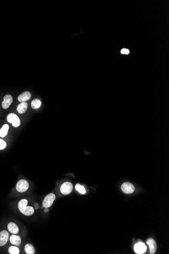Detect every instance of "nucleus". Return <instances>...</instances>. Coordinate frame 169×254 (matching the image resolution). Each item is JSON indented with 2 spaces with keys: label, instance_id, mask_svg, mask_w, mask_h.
Returning <instances> with one entry per match:
<instances>
[{
  "label": "nucleus",
  "instance_id": "1",
  "mask_svg": "<svg viewBox=\"0 0 169 254\" xmlns=\"http://www.w3.org/2000/svg\"><path fill=\"white\" fill-rule=\"evenodd\" d=\"M28 201L25 199L21 200L18 204V207L19 211L24 215H32L34 214V209L32 207H27Z\"/></svg>",
  "mask_w": 169,
  "mask_h": 254
},
{
  "label": "nucleus",
  "instance_id": "2",
  "mask_svg": "<svg viewBox=\"0 0 169 254\" xmlns=\"http://www.w3.org/2000/svg\"><path fill=\"white\" fill-rule=\"evenodd\" d=\"M28 188H29L28 182L25 180H19L16 184V190L20 193H23L27 191Z\"/></svg>",
  "mask_w": 169,
  "mask_h": 254
},
{
  "label": "nucleus",
  "instance_id": "3",
  "mask_svg": "<svg viewBox=\"0 0 169 254\" xmlns=\"http://www.w3.org/2000/svg\"><path fill=\"white\" fill-rule=\"evenodd\" d=\"M56 198V196L54 193H51L48 194L44 199L43 201V206L45 208H49L51 207L54 200Z\"/></svg>",
  "mask_w": 169,
  "mask_h": 254
},
{
  "label": "nucleus",
  "instance_id": "4",
  "mask_svg": "<svg viewBox=\"0 0 169 254\" xmlns=\"http://www.w3.org/2000/svg\"><path fill=\"white\" fill-rule=\"evenodd\" d=\"M8 122L11 123L14 127H18L21 124V121L18 116L14 113L9 114L7 116Z\"/></svg>",
  "mask_w": 169,
  "mask_h": 254
},
{
  "label": "nucleus",
  "instance_id": "5",
  "mask_svg": "<svg viewBox=\"0 0 169 254\" xmlns=\"http://www.w3.org/2000/svg\"><path fill=\"white\" fill-rule=\"evenodd\" d=\"M73 190V185L72 183L69 182H66L63 183L60 187V191L64 195H68L70 194Z\"/></svg>",
  "mask_w": 169,
  "mask_h": 254
},
{
  "label": "nucleus",
  "instance_id": "6",
  "mask_svg": "<svg viewBox=\"0 0 169 254\" xmlns=\"http://www.w3.org/2000/svg\"><path fill=\"white\" fill-rule=\"evenodd\" d=\"M121 189L124 193L126 194H131L133 193L135 191V188L133 184L128 182H126L122 184Z\"/></svg>",
  "mask_w": 169,
  "mask_h": 254
},
{
  "label": "nucleus",
  "instance_id": "7",
  "mask_svg": "<svg viewBox=\"0 0 169 254\" xmlns=\"http://www.w3.org/2000/svg\"><path fill=\"white\" fill-rule=\"evenodd\" d=\"M9 233L6 230L0 232V247L5 245L8 241Z\"/></svg>",
  "mask_w": 169,
  "mask_h": 254
},
{
  "label": "nucleus",
  "instance_id": "8",
  "mask_svg": "<svg viewBox=\"0 0 169 254\" xmlns=\"http://www.w3.org/2000/svg\"><path fill=\"white\" fill-rule=\"evenodd\" d=\"M147 247L143 243H138L134 247V251L137 254H143L146 251Z\"/></svg>",
  "mask_w": 169,
  "mask_h": 254
},
{
  "label": "nucleus",
  "instance_id": "9",
  "mask_svg": "<svg viewBox=\"0 0 169 254\" xmlns=\"http://www.w3.org/2000/svg\"><path fill=\"white\" fill-rule=\"evenodd\" d=\"M13 102V98L10 94H7L4 98L3 102L2 104L3 108L4 109H8L11 105Z\"/></svg>",
  "mask_w": 169,
  "mask_h": 254
},
{
  "label": "nucleus",
  "instance_id": "10",
  "mask_svg": "<svg viewBox=\"0 0 169 254\" xmlns=\"http://www.w3.org/2000/svg\"><path fill=\"white\" fill-rule=\"evenodd\" d=\"M147 243L150 248V253L151 254H154L157 249V245L156 241L152 238H150L147 239Z\"/></svg>",
  "mask_w": 169,
  "mask_h": 254
},
{
  "label": "nucleus",
  "instance_id": "11",
  "mask_svg": "<svg viewBox=\"0 0 169 254\" xmlns=\"http://www.w3.org/2000/svg\"><path fill=\"white\" fill-rule=\"evenodd\" d=\"M31 98V94L28 91H25L18 96V100L20 102H25Z\"/></svg>",
  "mask_w": 169,
  "mask_h": 254
},
{
  "label": "nucleus",
  "instance_id": "12",
  "mask_svg": "<svg viewBox=\"0 0 169 254\" xmlns=\"http://www.w3.org/2000/svg\"><path fill=\"white\" fill-rule=\"evenodd\" d=\"M8 229L10 233L14 234H17L19 232V228H18V226L14 223H9L8 225Z\"/></svg>",
  "mask_w": 169,
  "mask_h": 254
},
{
  "label": "nucleus",
  "instance_id": "13",
  "mask_svg": "<svg viewBox=\"0 0 169 254\" xmlns=\"http://www.w3.org/2000/svg\"><path fill=\"white\" fill-rule=\"evenodd\" d=\"M10 243L12 245H21V239L19 236H17L16 235H12L10 237Z\"/></svg>",
  "mask_w": 169,
  "mask_h": 254
},
{
  "label": "nucleus",
  "instance_id": "14",
  "mask_svg": "<svg viewBox=\"0 0 169 254\" xmlns=\"http://www.w3.org/2000/svg\"><path fill=\"white\" fill-rule=\"evenodd\" d=\"M27 109V103L26 102H21L18 104L17 107V111L19 114L25 113Z\"/></svg>",
  "mask_w": 169,
  "mask_h": 254
},
{
  "label": "nucleus",
  "instance_id": "15",
  "mask_svg": "<svg viewBox=\"0 0 169 254\" xmlns=\"http://www.w3.org/2000/svg\"><path fill=\"white\" fill-rule=\"evenodd\" d=\"M9 129V125L8 124H4L2 128L0 129V136L2 138H4L7 136L8 130Z\"/></svg>",
  "mask_w": 169,
  "mask_h": 254
},
{
  "label": "nucleus",
  "instance_id": "16",
  "mask_svg": "<svg viewBox=\"0 0 169 254\" xmlns=\"http://www.w3.org/2000/svg\"><path fill=\"white\" fill-rule=\"evenodd\" d=\"M25 252L27 254H34L35 253V250L34 247L30 244L26 245L25 247Z\"/></svg>",
  "mask_w": 169,
  "mask_h": 254
},
{
  "label": "nucleus",
  "instance_id": "17",
  "mask_svg": "<svg viewBox=\"0 0 169 254\" xmlns=\"http://www.w3.org/2000/svg\"><path fill=\"white\" fill-rule=\"evenodd\" d=\"M31 106H32V109H35V110L39 109L41 107V100L38 99H37V98L34 99L32 102Z\"/></svg>",
  "mask_w": 169,
  "mask_h": 254
},
{
  "label": "nucleus",
  "instance_id": "18",
  "mask_svg": "<svg viewBox=\"0 0 169 254\" xmlns=\"http://www.w3.org/2000/svg\"><path fill=\"white\" fill-rule=\"evenodd\" d=\"M76 190L78 191L80 193H81L82 194H85L86 193V190L85 187L82 185H81L80 184H77L75 187Z\"/></svg>",
  "mask_w": 169,
  "mask_h": 254
},
{
  "label": "nucleus",
  "instance_id": "19",
  "mask_svg": "<svg viewBox=\"0 0 169 254\" xmlns=\"http://www.w3.org/2000/svg\"><path fill=\"white\" fill-rule=\"evenodd\" d=\"M9 253L10 254H18L19 253V250L18 247L15 246H11L9 247Z\"/></svg>",
  "mask_w": 169,
  "mask_h": 254
},
{
  "label": "nucleus",
  "instance_id": "20",
  "mask_svg": "<svg viewBox=\"0 0 169 254\" xmlns=\"http://www.w3.org/2000/svg\"><path fill=\"white\" fill-rule=\"evenodd\" d=\"M7 144L2 139H0V150H3L6 147Z\"/></svg>",
  "mask_w": 169,
  "mask_h": 254
},
{
  "label": "nucleus",
  "instance_id": "21",
  "mask_svg": "<svg viewBox=\"0 0 169 254\" xmlns=\"http://www.w3.org/2000/svg\"><path fill=\"white\" fill-rule=\"evenodd\" d=\"M121 53L123 54V55H128L129 53H130V51H129V50L128 49L125 48V49H123L121 50Z\"/></svg>",
  "mask_w": 169,
  "mask_h": 254
},
{
  "label": "nucleus",
  "instance_id": "22",
  "mask_svg": "<svg viewBox=\"0 0 169 254\" xmlns=\"http://www.w3.org/2000/svg\"><path fill=\"white\" fill-rule=\"evenodd\" d=\"M34 209L36 210V209H38V208H39V205H38V203H34Z\"/></svg>",
  "mask_w": 169,
  "mask_h": 254
},
{
  "label": "nucleus",
  "instance_id": "23",
  "mask_svg": "<svg viewBox=\"0 0 169 254\" xmlns=\"http://www.w3.org/2000/svg\"><path fill=\"white\" fill-rule=\"evenodd\" d=\"M44 211H45V213H48V212L49 211V209H48V208H45V209H44Z\"/></svg>",
  "mask_w": 169,
  "mask_h": 254
}]
</instances>
